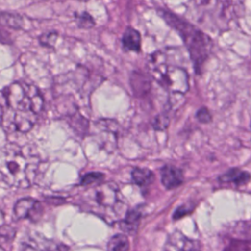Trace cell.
Listing matches in <instances>:
<instances>
[{"mask_svg":"<svg viewBox=\"0 0 251 251\" xmlns=\"http://www.w3.org/2000/svg\"><path fill=\"white\" fill-rule=\"evenodd\" d=\"M221 181L233 182L235 184L246 183L250 179V175L247 172L240 171L238 169H231L222 175L220 177Z\"/></svg>","mask_w":251,"mask_h":251,"instance_id":"cell-8","label":"cell"},{"mask_svg":"<svg viewBox=\"0 0 251 251\" xmlns=\"http://www.w3.org/2000/svg\"><path fill=\"white\" fill-rule=\"evenodd\" d=\"M123 44L126 49L129 51L138 52L140 50L141 45V38L139 32L131 27L126 28L123 36Z\"/></svg>","mask_w":251,"mask_h":251,"instance_id":"cell-7","label":"cell"},{"mask_svg":"<svg viewBox=\"0 0 251 251\" xmlns=\"http://www.w3.org/2000/svg\"><path fill=\"white\" fill-rule=\"evenodd\" d=\"M161 15L182 38L183 43L188 50L195 72L201 74L202 67L212 50V39L193 25L174 14L162 11Z\"/></svg>","mask_w":251,"mask_h":251,"instance_id":"cell-3","label":"cell"},{"mask_svg":"<svg viewBox=\"0 0 251 251\" xmlns=\"http://www.w3.org/2000/svg\"><path fill=\"white\" fill-rule=\"evenodd\" d=\"M161 180L166 188H176L182 183L183 175L178 168L172 165H166L161 169Z\"/></svg>","mask_w":251,"mask_h":251,"instance_id":"cell-6","label":"cell"},{"mask_svg":"<svg viewBox=\"0 0 251 251\" xmlns=\"http://www.w3.org/2000/svg\"><path fill=\"white\" fill-rule=\"evenodd\" d=\"M21 23H22V19L17 15L0 13V24L2 25H11V26H20Z\"/></svg>","mask_w":251,"mask_h":251,"instance_id":"cell-12","label":"cell"},{"mask_svg":"<svg viewBox=\"0 0 251 251\" xmlns=\"http://www.w3.org/2000/svg\"><path fill=\"white\" fill-rule=\"evenodd\" d=\"M189 209H184L183 206L179 207L176 212H175V215H174V219H178V218H181L182 216H184V214H187L189 213Z\"/></svg>","mask_w":251,"mask_h":251,"instance_id":"cell-15","label":"cell"},{"mask_svg":"<svg viewBox=\"0 0 251 251\" xmlns=\"http://www.w3.org/2000/svg\"><path fill=\"white\" fill-rule=\"evenodd\" d=\"M196 117L200 123H204V124H207L212 120V116H211L209 110L205 107H202L197 111Z\"/></svg>","mask_w":251,"mask_h":251,"instance_id":"cell-14","label":"cell"},{"mask_svg":"<svg viewBox=\"0 0 251 251\" xmlns=\"http://www.w3.org/2000/svg\"><path fill=\"white\" fill-rule=\"evenodd\" d=\"M85 200L93 210L98 212L105 211L108 208H114L118 204V188L115 183H102L85 195Z\"/></svg>","mask_w":251,"mask_h":251,"instance_id":"cell-4","label":"cell"},{"mask_svg":"<svg viewBox=\"0 0 251 251\" xmlns=\"http://www.w3.org/2000/svg\"><path fill=\"white\" fill-rule=\"evenodd\" d=\"M104 177V176L100 173H96V172H93V173H89V174H86L82 178H81V184L83 185H88L90 183H93L95 181H99L101 180L102 178Z\"/></svg>","mask_w":251,"mask_h":251,"instance_id":"cell-13","label":"cell"},{"mask_svg":"<svg viewBox=\"0 0 251 251\" xmlns=\"http://www.w3.org/2000/svg\"><path fill=\"white\" fill-rule=\"evenodd\" d=\"M37 169V160L27 156L16 144L0 148V181L11 187H28Z\"/></svg>","mask_w":251,"mask_h":251,"instance_id":"cell-2","label":"cell"},{"mask_svg":"<svg viewBox=\"0 0 251 251\" xmlns=\"http://www.w3.org/2000/svg\"><path fill=\"white\" fill-rule=\"evenodd\" d=\"M39 89L27 82L15 81L0 90V126L7 131L26 132L43 109Z\"/></svg>","mask_w":251,"mask_h":251,"instance_id":"cell-1","label":"cell"},{"mask_svg":"<svg viewBox=\"0 0 251 251\" xmlns=\"http://www.w3.org/2000/svg\"><path fill=\"white\" fill-rule=\"evenodd\" d=\"M140 217H141L140 212H138L137 210H131V211H129V212L126 214V218H125L123 224H122L123 226H124L123 228H124L126 232H128V233H130V234H134V233L136 232L137 227H138L139 221H140Z\"/></svg>","mask_w":251,"mask_h":251,"instance_id":"cell-10","label":"cell"},{"mask_svg":"<svg viewBox=\"0 0 251 251\" xmlns=\"http://www.w3.org/2000/svg\"><path fill=\"white\" fill-rule=\"evenodd\" d=\"M131 176L133 181L142 187L151 184L154 180L153 173L146 168H135L131 173Z\"/></svg>","mask_w":251,"mask_h":251,"instance_id":"cell-9","label":"cell"},{"mask_svg":"<svg viewBox=\"0 0 251 251\" xmlns=\"http://www.w3.org/2000/svg\"><path fill=\"white\" fill-rule=\"evenodd\" d=\"M129 248V242L126 235L116 234L109 242L110 251H127Z\"/></svg>","mask_w":251,"mask_h":251,"instance_id":"cell-11","label":"cell"},{"mask_svg":"<svg viewBox=\"0 0 251 251\" xmlns=\"http://www.w3.org/2000/svg\"><path fill=\"white\" fill-rule=\"evenodd\" d=\"M41 212L42 210L39 202L32 198H23L19 200L14 207V213L19 219L37 221L41 215Z\"/></svg>","mask_w":251,"mask_h":251,"instance_id":"cell-5","label":"cell"}]
</instances>
